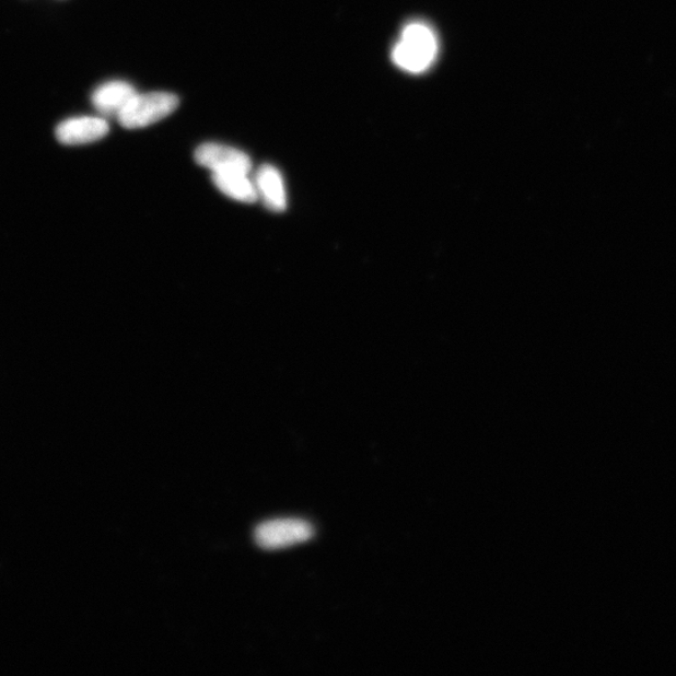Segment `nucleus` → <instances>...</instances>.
<instances>
[{
  "mask_svg": "<svg viewBox=\"0 0 676 676\" xmlns=\"http://www.w3.org/2000/svg\"><path fill=\"white\" fill-rule=\"evenodd\" d=\"M438 55L435 34L427 24L411 23L405 27L393 51L394 62L410 73H422Z\"/></svg>",
  "mask_w": 676,
  "mask_h": 676,
  "instance_id": "1",
  "label": "nucleus"
},
{
  "mask_svg": "<svg viewBox=\"0 0 676 676\" xmlns=\"http://www.w3.org/2000/svg\"><path fill=\"white\" fill-rule=\"evenodd\" d=\"M176 94L152 92L136 94L123 112L119 113V124L128 129L149 127L168 117L178 107Z\"/></svg>",
  "mask_w": 676,
  "mask_h": 676,
  "instance_id": "2",
  "label": "nucleus"
},
{
  "mask_svg": "<svg viewBox=\"0 0 676 676\" xmlns=\"http://www.w3.org/2000/svg\"><path fill=\"white\" fill-rule=\"evenodd\" d=\"M315 528L302 518H276L258 525L255 541L259 548L279 550L312 539Z\"/></svg>",
  "mask_w": 676,
  "mask_h": 676,
  "instance_id": "3",
  "label": "nucleus"
},
{
  "mask_svg": "<svg viewBox=\"0 0 676 676\" xmlns=\"http://www.w3.org/2000/svg\"><path fill=\"white\" fill-rule=\"evenodd\" d=\"M195 160L199 166L212 171V175L249 173L253 170V161L245 152L220 143L199 145L195 153Z\"/></svg>",
  "mask_w": 676,
  "mask_h": 676,
  "instance_id": "4",
  "label": "nucleus"
},
{
  "mask_svg": "<svg viewBox=\"0 0 676 676\" xmlns=\"http://www.w3.org/2000/svg\"><path fill=\"white\" fill-rule=\"evenodd\" d=\"M109 132L107 120L80 117L65 120L57 127L58 141L68 145L86 144L102 140Z\"/></svg>",
  "mask_w": 676,
  "mask_h": 676,
  "instance_id": "5",
  "label": "nucleus"
},
{
  "mask_svg": "<svg viewBox=\"0 0 676 676\" xmlns=\"http://www.w3.org/2000/svg\"><path fill=\"white\" fill-rule=\"evenodd\" d=\"M255 184L258 199L272 212H283L288 208V194L281 172L271 164H265L256 173Z\"/></svg>",
  "mask_w": 676,
  "mask_h": 676,
  "instance_id": "6",
  "label": "nucleus"
},
{
  "mask_svg": "<svg viewBox=\"0 0 676 676\" xmlns=\"http://www.w3.org/2000/svg\"><path fill=\"white\" fill-rule=\"evenodd\" d=\"M137 91L132 84L115 81L103 84L92 95L94 107L104 116H119Z\"/></svg>",
  "mask_w": 676,
  "mask_h": 676,
  "instance_id": "7",
  "label": "nucleus"
},
{
  "mask_svg": "<svg viewBox=\"0 0 676 676\" xmlns=\"http://www.w3.org/2000/svg\"><path fill=\"white\" fill-rule=\"evenodd\" d=\"M212 180L223 195L235 201L242 203L258 201L255 179L249 178V173H221V175H212Z\"/></svg>",
  "mask_w": 676,
  "mask_h": 676,
  "instance_id": "8",
  "label": "nucleus"
}]
</instances>
